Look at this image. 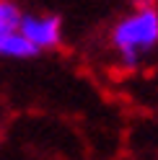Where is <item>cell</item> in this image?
<instances>
[{
  "instance_id": "cell-1",
  "label": "cell",
  "mask_w": 158,
  "mask_h": 160,
  "mask_svg": "<svg viewBox=\"0 0 158 160\" xmlns=\"http://www.w3.org/2000/svg\"><path fill=\"white\" fill-rule=\"evenodd\" d=\"M112 47L122 65L137 67L140 59L158 47V11L153 5L135 8L112 28Z\"/></svg>"
},
{
  "instance_id": "cell-2",
  "label": "cell",
  "mask_w": 158,
  "mask_h": 160,
  "mask_svg": "<svg viewBox=\"0 0 158 160\" xmlns=\"http://www.w3.org/2000/svg\"><path fill=\"white\" fill-rule=\"evenodd\" d=\"M18 31L36 52L55 49L62 42V21L60 16H49V13H24Z\"/></svg>"
},
{
  "instance_id": "cell-4",
  "label": "cell",
  "mask_w": 158,
  "mask_h": 160,
  "mask_svg": "<svg viewBox=\"0 0 158 160\" xmlns=\"http://www.w3.org/2000/svg\"><path fill=\"white\" fill-rule=\"evenodd\" d=\"M21 18H24V11L13 0H0V39L8 34H16L21 26Z\"/></svg>"
},
{
  "instance_id": "cell-3",
  "label": "cell",
  "mask_w": 158,
  "mask_h": 160,
  "mask_svg": "<svg viewBox=\"0 0 158 160\" xmlns=\"http://www.w3.org/2000/svg\"><path fill=\"white\" fill-rule=\"evenodd\" d=\"M36 54L39 52L21 36V31L8 34V36L0 39V57H8V59H31Z\"/></svg>"
}]
</instances>
